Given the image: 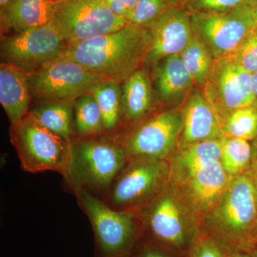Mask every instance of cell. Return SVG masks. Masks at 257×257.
<instances>
[{
  "instance_id": "19",
  "label": "cell",
  "mask_w": 257,
  "mask_h": 257,
  "mask_svg": "<svg viewBox=\"0 0 257 257\" xmlns=\"http://www.w3.org/2000/svg\"><path fill=\"white\" fill-rule=\"evenodd\" d=\"M221 140L222 138L192 144L173 154L169 163L172 182L184 178L203 167L220 162Z\"/></svg>"
},
{
  "instance_id": "29",
  "label": "cell",
  "mask_w": 257,
  "mask_h": 257,
  "mask_svg": "<svg viewBox=\"0 0 257 257\" xmlns=\"http://www.w3.org/2000/svg\"><path fill=\"white\" fill-rule=\"evenodd\" d=\"M255 2L256 0H180L179 5L193 14L227 11L246 5L253 7Z\"/></svg>"
},
{
  "instance_id": "18",
  "label": "cell",
  "mask_w": 257,
  "mask_h": 257,
  "mask_svg": "<svg viewBox=\"0 0 257 257\" xmlns=\"http://www.w3.org/2000/svg\"><path fill=\"white\" fill-rule=\"evenodd\" d=\"M56 2L52 0H12L1 9V28L20 33L52 22Z\"/></svg>"
},
{
  "instance_id": "15",
  "label": "cell",
  "mask_w": 257,
  "mask_h": 257,
  "mask_svg": "<svg viewBox=\"0 0 257 257\" xmlns=\"http://www.w3.org/2000/svg\"><path fill=\"white\" fill-rule=\"evenodd\" d=\"M231 178L217 162L172 183L189 210L205 216L219 200Z\"/></svg>"
},
{
  "instance_id": "43",
  "label": "cell",
  "mask_w": 257,
  "mask_h": 257,
  "mask_svg": "<svg viewBox=\"0 0 257 257\" xmlns=\"http://www.w3.org/2000/svg\"><path fill=\"white\" fill-rule=\"evenodd\" d=\"M255 235H256V236H257V229H256V234H255Z\"/></svg>"
},
{
  "instance_id": "31",
  "label": "cell",
  "mask_w": 257,
  "mask_h": 257,
  "mask_svg": "<svg viewBox=\"0 0 257 257\" xmlns=\"http://www.w3.org/2000/svg\"><path fill=\"white\" fill-rule=\"evenodd\" d=\"M190 257H225L223 246L210 236L198 238L190 248Z\"/></svg>"
},
{
  "instance_id": "32",
  "label": "cell",
  "mask_w": 257,
  "mask_h": 257,
  "mask_svg": "<svg viewBox=\"0 0 257 257\" xmlns=\"http://www.w3.org/2000/svg\"><path fill=\"white\" fill-rule=\"evenodd\" d=\"M104 3L117 16L127 18L132 13L138 0H104Z\"/></svg>"
},
{
  "instance_id": "35",
  "label": "cell",
  "mask_w": 257,
  "mask_h": 257,
  "mask_svg": "<svg viewBox=\"0 0 257 257\" xmlns=\"http://www.w3.org/2000/svg\"><path fill=\"white\" fill-rule=\"evenodd\" d=\"M251 147V165L257 163V136L253 140Z\"/></svg>"
},
{
  "instance_id": "11",
  "label": "cell",
  "mask_w": 257,
  "mask_h": 257,
  "mask_svg": "<svg viewBox=\"0 0 257 257\" xmlns=\"http://www.w3.org/2000/svg\"><path fill=\"white\" fill-rule=\"evenodd\" d=\"M203 89V94L223 121L230 113L252 106L254 101L251 74L227 57L214 60Z\"/></svg>"
},
{
  "instance_id": "28",
  "label": "cell",
  "mask_w": 257,
  "mask_h": 257,
  "mask_svg": "<svg viewBox=\"0 0 257 257\" xmlns=\"http://www.w3.org/2000/svg\"><path fill=\"white\" fill-rule=\"evenodd\" d=\"M178 5L172 0H138L126 20L135 26L149 29L165 12Z\"/></svg>"
},
{
  "instance_id": "25",
  "label": "cell",
  "mask_w": 257,
  "mask_h": 257,
  "mask_svg": "<svg viewBox=\"0 0 257 257\" xmlns=\"http://www.w3.org/2000/svg\"><path fill=\"white\" fill-rule=\"evenodd\" d=\"M220 162L230 177L242 175L251 166V145L241 139L223 138Z\"/></svg>"
},
{
  "instance_id": "7",
  "label": "cell",
  "mask_w": 257,
  "mask_h": 257,
  "mask_svg": "<svg viewBox=\"0 0 257 257\" xmlns=\"http://www.w3.org/2000/svg\"><path fill=\"white\" fill-rule=\"evenodd\" d=\"M27 76L32 97L47 101H76L104 79L64 57L43 64Z\"/></svg>"
},
{
  "instance_id": "12",
  "label": "cell",
  "mask_w": 257,
  "mask_h": 257,
  "mask_svg": "<svg viewBox=\"0 0 257 257\" xmlns=\"http://www.w3.org/2000/svg\"><path fill=\"white\" fill-rule=\"evenodd\" d=\"M183 126L182 111L170 109L145 121L126 140L128 157L166 160L175 153Z\"/></svg>"
},
{
  "instance_id": "36",
  "label": "cell",
  "mask_w": 257,
  "mask_h": 257,
  "mask_svg": "<svg viewBox=\"0 0 257 257\" xmlns=\"http://www.w3.org/2000/svg\"><path fill=\"white\" fill-rule=\"evenodd\" d=\"M252 170L250 172L251 177H252L253 185H254L255 193H256V202H257V163L253 164Z\"/></svg>"
},
{
  "instance_id": "1",
  "label": "cell",
  "mask_w": 257,
  "mask_h": 257,
  "mask_svg": "<svg viewBox=\"0 0 257 257\" xmlns=\"http://www.w3.org/2000/svg\"><path fill=\"white\" fill-rule=\"evenodd\" d=\"M151 45L149 29L128 23L117 31L69 47L62 57L120 84L145 62Z\"/></svg>"
},
{
  "instance_id": "24",
  "label": "cell",
  "mask_w": 257,
  "mask_h": 257,
  "mask_svg": "<svg viewBox=\"0 0 257 257\" xmlns=\"http://www.w3.org/2000/svg\"><path fill=\"white\" fill-rule=\"evenodd\" d=\"M180 57L194 83L204 87L210 75L214 62L207 47L197 37L193 36L180 54Z\"/></svg>"
},
{
  "instance_id": "10",
  "label": "cell",
  "mask_w": 257,
  "mask_h": 257,
  "mask_svg": "<svg viewBox=\"0 0 257 257\" xmlns=\"http://www.w3.org/2000/svg\"><path fill=\"white\" fill-rule=\"evenodd\" d=\"M77 192L101 251L109 256L128 253L136 239V226L131 214L111 209L87 189Z\"/></svg>"
},
{
  "instance_id": "3",
  "label": "cell",
  "mask_w": 257,
  "mask_h": 257,
  "mask_svg": "<svg viewBox=\"0 0 257 257\" xmlns=\"http://www.w3.org/2000/svg\"><path fill=\"white\" fill-rule=\"evenodd\" d=\"M128 157L124 147L107 139L89 138L71 142L64 174L76 190L109 188Z\"/></svg>"
},
{
  "instance_id": "42",
  "label": "cell",
  "mask_w": 257,
  "mask_h": 257,
  "mask_svg": "<svg viewBox=\"0 0 257 257\" xmlns=\"http://www.w3.org/2000/svg\"><path fill=\"white\" fill-rule=\"evenodd\" d=\"M253 254H254V257H257V248H256V250H255Z\"/></svg>"
},
{
  "instance_id": "22",
  "label": "cell",
  "mask_w": 257,
  "mask_h": 257,
  "mask_svg": "<svg viewBox=\"0 0 257 257\" xmlns=\"http://www.w3.org/2000/svg\"><path fill=\"white\" fill-rule=\"evenodd\" d=\"M29 111L45 127L68 142L72 135L74 101H47Z\"/></svg>"
},
{
  "instance_id": "41",
  "label": "cell",
  "mask_w": 257,
  "mask_h": 257,
  "mask_svg": "<svg viewBox=\"0 0 257 257\" xmlns=\"http://www.w3.org/2000/svg\"><path fill=\"white\" fill-rule=\"evenodd\" d=\"M172 1L175 2L177 5H179V3H180V0H172Z\"/></svg>"
},
{
  "instance_id": "16",
  "label": "cell",
  "mask_w": 257,
  "mask_h": 257,
  "mask_svg": "<svg viewBox=\"0 0 257 257\" xmlns=\"http://www.w3.org/2000/svg\"><path fill=\"white\" fill-rule=\"evenodd\" d=\"M183 126L179 150L192 144L219 140L223 137V119L207 101L203 93H190L182 111Z\"/></svg>"
},
{
  "instance_id": "13",
  "label": "cell",
  "mask_w": 257,
  "mask_h": 257,
  "mask_svg": "<svg viewBox=\"0 0 257 257\" xmlns=\"http://www.w3.org/2000/svg\"><path fill=\"white\" fill-rule=\"evenodd\" d=\"M174 189L164 191L152 203L146 222L160 242L176 249L192 248L198 239L188 208Z\"/></svg>"
},
{
  "instance_id": "21",
  "label": "cell",
  "mask_w": 257,
  "mask_h": 257,
  "mask_svg": "<svg viewBox=\"0 0 257 257\" xmlns=\"http://www.w3.org/2000/svg\"><path fill=\"white\" fill-rule=\"evenodd\" d=\"M123 84L122 109L130 121H137L151 109L152 89L148 74L139 69L132 74Z\"/></svg>"
},
{
  "instance_id": "23",
  "label": "cell",
  "mask_w": 257,
  "mask_h": 257,
  "mask_svg": "<svg viewBox=\"0 0 257 257\" xmlns=\"http://www.w3.org/2000/svg\"><path fill=\"white\" fill-rule=\"evenodd\" d=\"M119 84L109 79H102L89 93L99 106L105 130H113L119 121L122 109V93Z\"/></svg>"
},
{
  "instance_id": "8",
  "label": "cell",
  "mask_w": 257,
  "mask_h": 257,
  "mask_svg": "<svg viewBox=\"0 0 257 257\" xmlns=\"http://www.w3.org/2000/svg\"><path fill=\"white\" fill-rule=\"evenodd\" d=\"M70 47L53 22L40 28L2 37L3 62L26 73L62 57Z\"/></svg>"
},
{
  "instance_id": "34",
  "label": "cell",
  "mask_w": 257,
  "mask_h": 257,
  "mask_svg": "<svg viewBox=\"0 0 257 257\" xmlns=\"http://www.w3.org/2000/svg\"><path fill=\"white\" fill-rule=\"evenodd\" d=\"M251 89L254 98L252 106L257 109V72L251 74Z\"/></svg>"
},
{
  "instance_id": "2",
  "label": "cell",
  "mask_w": 257,
  "mask_h": 257,
  "mask_svg": "<svg viewBox=\"0 0 257 257\" xmlns=\"http://www.w3.org/2000/svg\"><path fill=\"white\" fill-rule=\"evenodd\" d=\"M211 237L223 247L237 251L256 234L257 202L252 177H232L214 207L205 216Z\"/></svg>"
},
{
  "instance_id": "26",
  "label": "cell",
  "mask_w": 257,
  "mask_h": 257,
  "mask_svg": "<svg viewBox=\"0 0 257 257\" xmlns=\"http://www.w3.org/2000/svg\"><path fill=\"white\" fill-rule=\"evenodd\" d=\"M76 128L82 136H93L104 131L102 114L92 94H87L76 100Z\"/></svg>"
},
{
  "instance_id": "44",
  "label": "cell",
  "mask_w": 257,
  "mask_h": 257,
  "mask_svg": "<svg viewBox=\"0 0 257 257\" xmlns=\"http://www.w3.org/2000/svg\"><path fill=\"white\" fill-rule=\"evenodd\" d=\"M256 34H257V31H256Z\"/></svg>"
},
{
  "instance_id": "33",
  "label": "cell",
  "mask_w": 257,
  "mask_h": 257,
  "mask_svg": "<svg viewBox=\"0 0 257 257\" xmlns=\"http://www.w3.org/2000/svg\"><path fill=\"white\" fill-rule=\"evenodd\" d=\"M139 257H171L167 253L157 249V248H149L145 249Z\"/></svg>"
},
{
  "instance_id": "20",
  "label": "cell",
  "mask_w": 257,
  "mask_h": 257,
  "mask_svg": "<svg viewBox=\"0 0 257 257\" xmlns=\"http://www.w3.org/2000/svg\"><path fill=\"white\" fill-rule=\"evenodd\" d=\"M154 68L157 94L161 100L165 102L174 103L180 100L194 84L180 55L164 59Z\"/></svg>"
},
{
  "instance_id": "9",
  "label": "cell",
  "mask_w": 257,
  "mask_h": 257,
  "mask_svg": "<svg viewBox=\"0 0 257 257\" xmlns=\"http://www.w3.org/2000/svg\"><path fill=\"white\" fill-rule=\"evenodd\" d=\"M170 179V167L167 161L133 160L113 182L111 203L117 207H128L155 199L165 191Z\"/></svg>"
},
{
  "instance_id": "27",
  "label": "cell",
  "mask_w": 257,
  "mask_h": 257,
  "mask_svg": "<svg viewBox=\"0 0 257 257\" xmlns=\"http://www.w3.org/2000/svg\"><path fill=\"white\" fill-rule=\"evenodd\" d=\"M223 137L250 141L257 136V109L253 106L230 113L223 123Z\"/></svg>"
},
{
  "instance_id": "6",
  "label": "cell",
  "mask_w": 257,
  "mask_h": 257,
  "mask_svg": "<svg viewBox=\"0 0 257 257\" xmlns=\"http://www.w3.org/2000/svg\"><path fill=\"white\" fill-rule=\"evenodd\" d=\"M54 24L69 46L117 31L128 23L104 0H69L56 5Z\"/></svg>"
},
{
  "instance_id": "37",
  "label": "cell",
  "mask_w": 257,
  "mask_h": 257,
  "mask_svg": "<svg viewBox=\"0 0 257 257\" xmlns=\"http://www.w3.org/2000/svg\"><path fill=\"white\" fill-rule=\"evenodd\" d=\"M228 257H251L247 253L241 252V251H234Z\"/></svg>"
},
{
  "instance_id": "30",
  "label": "cell",
  "mask_w": 257,
  "mask_h": 257,
  "mask_svg": "<svg viewBox=\"0 0 257 257\" xmlns=\"http://www.w3.org/2000/svg\"><path fill=\"white\" fill-rule=\"evenodd\" d=\"M256 31L246 39L233 53L226 57L251 74L257 72Z\"/></svg>"
},
{
  "instance_id": "38",
  "label": "cell",
  "mask_w": 257,
  "mask_h": 257,
  "mask_svg": "<svg viewBox=\"0 0 257 257\" xmlns=\"http://www.w3.org/2000/svg\"><path fill=\"white\" fill-rule=\"evenodd\" d=\"M11 1L12 0H0V8H1V9L5 8Z\"/></svg>"
},
{
  "instance_id": "39",
  "label": "cell",
  "mask_w": 257,
  "mask_h": 257,
  "mask_svg": "<svg viewBox=\"0 0 257 257\" xmlns=\"http://www.w3.org/2000/svg\"><path fill=\"white\" fill-rule=\"evenodd\" d=\"M253 10H254L255 13H256L257 16V0L255 2L254 6H253Z\"/></svg>"
},
{
  "instance_id": "40",
  "label": "cell",
  "mask_w": 257,
  "mask_h": 257,
  "mask_svg": "<svg viewBox=\"0 0 257 257\" xmlns=\"http://www.w3.org/2000/svg\"><path fill=\"white\" fill-rule=\"evenodd\" d=\"M52 1L56 2V3H60V2L69 1V0H52Z\"/></svg>"
},
{
  "instance_id": "17",
  "label": "cell",
  "mask_w": 257,
  "mask_h": 257,
  "mask_svg": "<svg viewBox=\"0 0 257 257\" xmlns=\"http://www.w3.org/2000/svg\"><path fill=\"white\" fill-rule=\"evenodd\" d=\"M31 93L26 72L14 64H0V103L12 125L23 121L29 113Z\"/></svg>"
},
{
  "instance_id": "14",
  "label": "cell",
  "mask_w": 257,
  "mask_h": 257,
  "mask_svg": "<svg viewBox=\"0 0 257 257\" xmlns=\"http://www.w3.org/2000/svg\"><path fill=\"white\" fill-rule=\"evenodd\" d=\"M149 30L152 45L144 63L153 67L167 57L180 55L194 36L190 13L180 5L165 12Z\"/></svg>"
},
{
  "instance_id": "4",
  "label": "cell",
  "mask_w": 257,
  "mask_h": 257,
  "mask_svg": "<svg viewBox=\"0 0 257 257\" xmlns=\"http://www.w3.org/2000/svg\"><path fill=\"white\" fill-rule=\"evenodd\" d=\"M190 15L194 36L207 47L214 60L231 55L257 30V16L251 5Z\"/></svg>"
},
{
  "instance_id": "5",
  "label": "cell",
  "mask_w": 257,
  "mask_h": 257,
  "mask_svg": "<svg viewBox=\"0 0 257 257\" xmlns=\"http://www.w3.org/2000/svg\"><path fill=\"white\" fill-rule=\"evenodd\" d=\"M10 137L24 170L64 172L71 142L45 127L30 112L19 124L12 125Z\"/></svg>"
}]
</instances>
